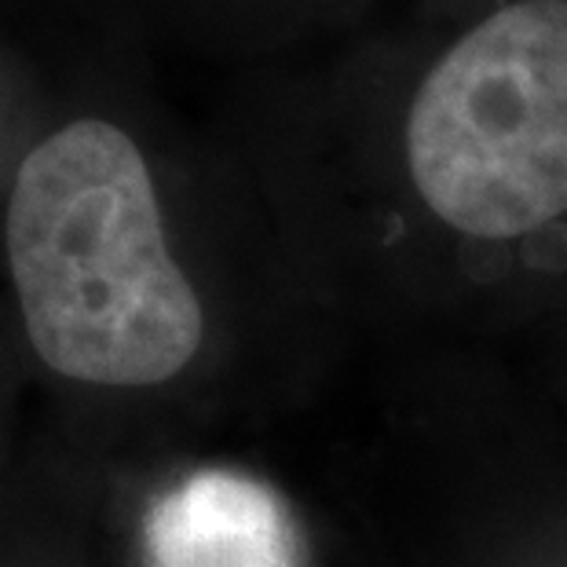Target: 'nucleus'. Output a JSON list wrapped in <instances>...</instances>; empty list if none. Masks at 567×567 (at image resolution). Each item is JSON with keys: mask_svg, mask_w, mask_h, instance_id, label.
Segmentation results:
<instances>
[{"mask_svg": "<svg viewBox=\"0 0 567 567\" xmlns=\"http://www.w3.org/2000/svg\"><path fill=\"white\" fill-rule=\"evenodd\" d=\"M8 268L33 355L66 384L176 392L213 355L209 305L168 246L151 165L111 122L81 117L27 154Z\"/></svg>", "mask_w": 567, "mask_h": 567, "instance_id": "f257e3e1", "label": "nucleus"}, {"mask_svg": "<svg viewBox=\"0 0 567 567\" xmlns=\"http://www.w3.org/2000/svg\"><path fill=\"white\" fill-rule=\"evenodd\" d=\"M378 432L330 491L363 567H567V440L494 384H373Z\"/></svg>", "mask_w": 567, "mask_h": 567, "instance_id": "f03ea898", "label": "nucleus"}, {"mask_svg": "<svg viewBox=\"0 0 567 567\" xmlns=\"http://www.w3.org/2000/svg\"><path fill=\"white\" fill-rule=\"evenodd\" d=\"M403 168L462 246H530L567 220V0H520L446 48L406 106Z\"/></svg>", "mask_w": 567, "mask_h": 567, "instance_id": "7ed1b4c3", "label": "nucleus"}, {"mask_svg": "<svg viewBox=\"0 0 567 567\" xmlns=\"http://www.w3.org/2000/svg\"><path fill=\"white\" fill-rule=\"evenodd\" d=\"M136 567H363L341 505L316 509L260 468L198 462L136 516Z\"/></svg>", "mask_w": 567, "mask_h": 567, "instance_id": "20e7f679", "label": "nucleus"}]
</instances>
